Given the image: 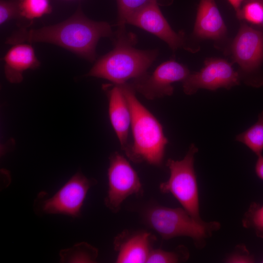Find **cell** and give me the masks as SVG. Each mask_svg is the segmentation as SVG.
I'll return each instance as SVG.
<instances>
[{
  "label": "cell",
  "instance_id": "6da1fadb",
  "mask_svg": "<svg viewBox=\"0 0 263 263\" xmlns=\"http://www.w3.org/2000/svg\"><path fill=\"white\" fill-rule=\"evenodd\" d=\"M113 35L108 22L92 20L78 9L72 17L56 24L36 29L21 27L7 38L5 43H49L92 61L96 57V46L99 39L113 38Z\"/></svg>",
  "mask_w": 263,
  "mask_h": 263
},
{
  "label": "cell",
  "instance_id": "7a4b0ae2",
  "mask_svg": "<svg viewBox=\"0 0 263 263\" xmlns=\"http://www.w3.org/2000/svg\"><path fill=\"white\" fill-rule=\"evenodd\" d=\"M118 86L128 101L132 113V142L124 151L125 153L134 163L161 166L169 142L162 125L137 99L135 91L128 82Z\"/></svg>",
  "mask_w": 263,
  "mask_h": 263
},
{
  "label": "cell",
  "instance_id": "3957f363",
  "mask_svg": "<svg viewBox=\"0 0 263 263\" xmlns=\"http://www.w3.org/2000/svg\"><path fill=\"white\" fill-rule=\"evenodd\" d=\"M115 37L114 48L96 61L87 75L104 78L119 85L147 73L158 51L134 48L136 37L127 33L125 27H119Z\"/></svg>",
  "mask_w": 263,
  "mask_h": 263
},
{
  "label": "cell",
  "instance_id": "277c9868",
  "mask_svg": "<svg viewBox=\"0 0 263 263\" xmlns=\"http://www.w3.org/2000/svg\"><path fill=\"white\" fill-rule=\"evenodd\" d=\"M146 219L149 225L163 239L187 237L192 240L197 248L200 249L206 245V240L221 226L217 221L197 220L183 207L155 206L147 211Z\"/></svg>",
  "mask_w": 263,
  "mask_h": 263
},
{
  "label": "cell",
  "instance_id": "5b68a950",
  "mask_svg": "<svg viewBox=\"0 0 263 263\" xmlns=\"http://www.w3.org/2000/svg\"><path fill=\"white\" fill-rule=\"evenodd\" d=\"M238 65L241 81L255 88L263 86V31L241 21L236 36L225 53Z\"/></svg>",
  "mask_w": 263,
  "mask_h": 263
},
{
  "label": "cell",
  "instance_id": "8992f818",
  "mask_svg": "<svg viewBox=\"0 0 263 263\" xmlns=\"http://www.w3.org/2000/svg\"><path fill=\"white\" fill-rule=\"evenodd\" d=\"M198 149L191 144L185 156L180 160L169 159L166 163L169 177L159 186L163 193L171 194L182 207L194 219L202 221L200 215L199 196L194 164Z\"/></svg>",
  "mask_w": 263,
  "mask_h": 263
},
{
  "label": "cell",
  "instance_id": "52a82bcc",
  "mask_svg": "<svg viewBox=\"0 0 263 263\" xmlns=\"http://www.w3.org/2000/svg\"><path fill=\"white\" fill-rule=\"evenodd\" d=\"M109 159L108 190L104 203L109 209L116 213L127 197L132 195L141 196L143 189L137 172L124 156L114 152Z\"/></svg>",
  "mask_w": 263,
  "mask_h": 263
},
{
  "label": "cell",
  "instance_id": "ba28073f",
  "mask_svg": "<svg viewBox=\"0 0 263 263\" xmlns=\"http://www.w3.org/2000/svg\"><path fill=\"white\" fill-rule=\"evenodd\" d=\"M126 23L154 35L165 41L173 51L183 48L195 53L200 49L198 43L194 40H189L183 31L176 33L171 28L161 12L157 0L132 15L128 19Z\"/></svg>",
  "mask_w": 263,
  "mask_h": 263
},
{
  "label": "cell",
  "instance_id": "9c48e42d",
  "mask_svg": "<svg viewBox=\"0 0 263 263\" xmlns=\"http://www.w3.org/2000/svg\"><path fill=\"white\" fill-rule=\"evenodd\" d=\"M232 64L222 58H207L204 67L199 72H191L182 82L184 93L192 95L202 89L210 91L220 88L229 90L239 85L240 78Z\"/></svg>",
  "mask_w": 263,
  "mask_h": 263
},
{
  "label": "cell",
  "instance_id": "30bf717a",
  "mask_svg": "<svg viewBox=\"0 0 263 263\" xmlns=\"http://www.w3.org/2000/svg\"><path fill=\"white\" fill-rule=\"evenodd\" d=\"M190 73L186 65L171 59L160 64L150 74L146 73L128 83L135 92L152 100L171 95L172 84L183 82Z\"/></svg>",
  "mask_w": 263,
  "mask_h": 263
},
{
  "label": "cell",
  "instance_id": "8fae6325",
  "mask_svg": "<svg viewBox=\"0 0 263 263\" xmlns=\"http://www.w3.org/2000/svg\"><path fill=\"white\" fill-rule=\"evenodd\" d=\"M95 184V180L77 172L52 197L38 202V206L46 214L79 217L87 192Z\"/></svg>",
  "mask_w": 263,
  "mask_h": 263
},
{
  "label": "cell",
  "instance_id": "7c38bea8",
  "mask_svg": "<svg viewBox=\"0 0 263 263\" xmlns=\"http://www.w3.org/2000/svg\"><path fill=\"white\" fill-rule=\"evenodd\" d=\"M196 41L210 39L217 49L226 51L231 39L215 0H200L192 32Z\"/></svg>",
  "mask_w": 263,
  "mask_h": 263
},
{
  "label": "cell",
  "instance_id": "4fadbf2b",
  "mask_svg": "<svg viewBox=\"0 0 263 263\" xmlns=\"http://www.w3.org/2000/svg\"><path fill=\"white\" fill-rule=\"evenodd\" d=\"M155 240V236L148 231H122L113 241L114 249L117 253L116 263H147Z\"/></svg>",
  "mask_w": 263,
  "mask_h": 263
},
{
  "label": "cell",
  "instance_id": "5bb4252c",
  "mask_svg": "<svg viewBox=\"0 0 263 263\" xmlns=\"http://www.w3.org/2000/svg\"><path fill=\"white\" fill-rule=\"evenodd\" d=\"M109 115L112 127L124 151L129 146V133L132 113L128 101L119 86L114 85L108 91Z\"/></svg>",
  "mask_w": 263,
  "mask_h": 263
},
{
  "label": "cell",
  "instance_id": "9a60e30c",
  "mask_svg": "<svg viewBox=\"0 0 263 263\" xmlns=\"http://www.w3.org/2000/svg\"><path fill=\"white\" fill-rule=\"evenodd\" d=\"M3 60L6 78L12 83L20 82L25 71L37 68L40 65L34 48L24 42L13 45Z\"/></svg>",
  "mask_w": 263,
  "mask_h": 263
},
{
  "label": "cell",
  "instance_id": "2e32d148",
  "mask_svg": "<svg viewBox=\"0 0 263 263\" xmlns=\"http://www.w3.org/2000/svg\"><path fill=\"white\" fill-rule=\"evenodd\" d=\"M235 140L245 145L257 156L263 151V110L257 122L245 131L238 134Z\"/></svg>",
  "mask_w": 263,
  "mask_h": 263
},
{
  "label": "cell",
  "instance_id": "e0dca14e",
  "mask_svg": "<svg viewBox=\"0 0 263 263\" xmlns=\"http://www.w3.org/2000/svg\"><path fill=\"white\" fill-rule=\"evenodd\" d=\"M97 256V249L85 242L60 252V261L63 263H95Z\"/></svg>",
  "mask_w": 263,
  "mask_h": 263
},
{
  "label": "cell",
  "instance_id": "ac0fdd59",
  "mask_svg": "<svg viewBox=\"0 0 263 263\" xmlns=\"http://www.w3.org/2000/svg\"><path fill=\"white\" fill-rule=\"evenodd\" d=\"M238 19L263 31V0H243Z\"/></svg>",
  "mask_w": 263,
  "mask_h": 263
},
{
  "label": "cell",
  "instance_id": "d6986e66",
  "mask_svg": "<svg viewBox=\"0 0 263 263\" xmlns=\"http://www.w3.org/2000/svg\"><path fill=\"white\" fill-rule=\"evenodd\" d=\"M19 18L32 21L49 14L52 10L50 0H17Z\"/></svg>",
  "mask_w": 263,
  "mask_h": 263
},
{
  "label": "cell",
  "instance_id": "ffe728a7",
  "mask_svg": "<svg viewBox=\"0 0 263 263\" xmlns=\"http://www.w3.org/2000/svg\"><path fill=\"white\" fill-rule=\"evenodd\" d=\"M189 252L186 246L179 245L171 251L161 249H152L147 263H177L187 261Z\"/></svg>",
  "mask_w": 263,
  "mask_h": 263
},
{
  "label": "cell",
  "instance_id": "44dd1931",
  "mask_svg": "<svg viewBox=\"0 0 263 263\" xmlns=\"http://www.w3.org/2000/svg\"><path fill=\"white\" fill-rule=\"evenodd\" d=\"M242 225L254 231L256 236L263 239V205L253 202L245 212Z\"/></svg>",
  "mask_w": 263,
  "mask_h": 263
},
{
  "label": "cell",
  "instance_id": "7402d4cb",
  "mask_svg": "<svg viewBox=\"0 0 263 263\" xmlns=\"http://www.w3.org/2000/svg\"><path fill=\"white\" fill-rule=\"evenodd\" d=\"M155 0H116L118 7V25L125 27L128 19Z\"/></svg>",
  "mask_w": 263,
  "mask_h": 263
},
{
  "label": "cell",
  "instance_id": "603a6c76",
  "mask_svg": "<svg viewBox=\"0 0 263 263\" xmlns=\"http://www.w3.org/2000/svg\"><path fill=\"white\" fill-rule=\"evenodd\" d=\"M19 19L17 0H0V24L3 25L9 20Z\"/></svg>",
  "mask_w": 263,
  "mask_h": 263
},
{
  "label": "cell",
  "instance_id": "cb8c5ba5",
  "mask_svg": "<svg viewBox=\"0 0 263 263\" xmlns=\"http://www.w3.org/2000/svg\"><path fill=\"white\" fill-rule=\"evenodd\" d=\"M255 262L254 256L243 244L237 245L225 260V262L227 263H253Z\"/></svg>",
  "mask_w": 263,
  "mask_h": 263
},
{
  "label": "cell",
  "instance_id": "d4e9b609",
  "mask_svg": "<svg viewBox=\"0 0 263 263\" xmlns=\"http://www.w3.org/2000/svg\"><path fill=\"white\" fill-rule=\"evenodd\" d=\"M255 173L259 178L263 180V155L261 154L257 156L255 166Z\"/></svg>",
  "mask_w": 263,
  "mask_h": 263
},
{
  "label": "cell",
  "instance_id": "484cf974",
  "mask_svg": "<svg viewBox=\"0 0 263 263\" xmlns=\"http://www.w3.org/2000/svg\"><path fill=\"white\" fill-rule=\"evenodd\" d=\"M234 8L236 14L237 13L241 7L243 0H227Z\"/></svg>",
  "mask_w": 263,
  "mask_h": 263
},
{
  "label": "cell",
  "instance_id": "4316f807",
  "mask_svg": "<svg viewBox=\"0 0 263 263\" xmlns=\"http://www.w3.org/2000/svg\"><path fill=\"white\" fill-rule=\"evenodd\" d=\"M262 263H263V259L262 260Z\"/></svg>",
  "mask_w": 263,
  "mask_h": 263
}]
</instances>
